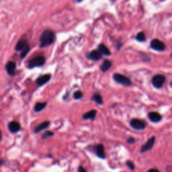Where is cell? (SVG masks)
Returning a JSON list of instances; mask_svg holds the SVG:
<instances>
[{"label":"cell","mask_w":172,"mask_h":172,"mask_svg":"<svg viewBox=\"0 0 172 172\" xmlns=\"http://www.w3.org/2000/svg\"><path fill=\"white\" fill-rule=\"evenodd\" d=\"M155 142V137L154 136H153L150 138H149L147 142H146L145 144H144L141 146V148L140 149V152L141 153H144L145 152L149 151V150H151L153 148Z\"/></svg>","instance_id":"52a82bcc"},{"label":"cell","mask_w":172,"mask_h":172,"mask_svg":"<svg viewBox=\"0 0 172 172\" xmlns=\"http://www.w3.org/2000/svg\"><path fill=\"white\" fill-rule=\"evenodd\" d=\"M73 97L76 100H79L83 98V94L82 92L80 91H75L74 94H73Z\"/></svg>","instance_id":"d4e9b609"},{"label":"cell","mask_w":172,"mask_h":172,"mask_svg":"<svg viewBox=\"0 0 172 172\" xmlns=\"http://www.w3.org/2000/svg\"><path fill=\"white\" fill-rule=\"evenodd\" d=\"M47 105V102H37L35 106V111L36 112H41L46 108Z\"/></svg>","instance_id":"d6986e66"},{"label":"cell","mask_w":172,"mask_h":172,"mask_svg":"<svg viewBox=\"0 0 172 172\" xmlns=\"http://www.w3.org/2000/svg\"><path fill=\"white\" fill-rule=\"evenodd\" d=\"M148 117L150 121L153 123H158L162 120V116L157 112H150Z\"/></svg>","instance_id":"9c48e42d"},{"label":"cell","mask_w":172,"mask_h":172,"mask_svg":"<svg viewBox=\"0 0 172 172\" xmlns=\"http://www.w3.org/2000/svg\"><path fill=\"white\" fill-rule=\"evenodd\" d=\"M2 164V161L1 160H0V165H1Z\"/></svg>","instance_id":"4dcf8cb0"},{"label":"cell","mask_w":172,"mask_h":172,"mask_svg":"<svg viewBox=\"0 0 172 172\" xmlns=\"http://www.w3.org/2000/svg\"><path fill=\"white\" fill-rule=\"evenodd\" d=\"M149 171H159V170H157V169H150V170H149Z\"/></svg>","instance_id":"f1b7e54d"},{"label":"cell","mask_w":172,"mask_h":172,"mask_svg":"<svg viewBox=\"0 0 172 172\" xmlns=\"http://www.w3.org/2000/svg\"><path fill=\"white\" fill-rule=\"evenodd\" d=\"M150 47L154 51H163L165 49V44L158 39H153L150 43Z\"/></svg>","instance_id":"8992f818"},{"label":"cell","mask_w":172,"mask_h":172,"mask_svg":"<svg viewBox=\"0 0 172 172\" xmlns=\"http://www.w3.org/2000/svg\"><path fill=\"white\" fill-rule=\"evenodd\" d=\"M54 135V133L51 131H46L43 136H42V138L43 139H46V138H47L49 137H53Z\"/></svg>","instance_id":"cb8c5ba5"},{"label":"cell","mask_w":172,"mask_h":172,"mask_svg":"<svg viewBox=\"0 0 172 172\" xmlns=\"http://www.w3.org/2000/svg\"><path fill=\"white\" fill-rule=\"evenodd\" d=\"M77 1H78V2H81V1H82V0H77Z\"/></svg>","instance_id":"d6a6232c"},{"label":"cell","mask_w":172,"mask_h":172,"mask_svg":"<svg viewBox=\"0 0 172 172\" xmlns=\"http://www.w3.org/2000/svg\"><path fill=\"white\" fill-rule=\"evenodd\" d=\"M98 50L102 54H104L106 56H110L111 54L110 50L104 44H101L98 46Z\"/></svg>","instance_id":"ac0fdd59"},{"label":"cell","mask_w":172,"mask_h":172,"mask_svg":"<svg viewBox=\"0 0 172 172\" xmlns=\"http://www.w3.org/2000/svg\"><path fill=\"white\" fill-rule=\"evenodd\" d=\"M8 128H9L10 131L12 133L18 132L20 130V124L18 122L12 121L10 122L9 124H8Z\"/></svg>","instance_id":"7c38bea8"},{"label":"cell","mask_w":172,"mask_h":172,"mask_svg":"<svg viewBox=\"0 0 172 172\" xmlns=\"http://www.w3.org/2000/svg\"><path fill=\"white\" fill-rule=\"evenodd\" d=\"M112 66V63L110 61L106 59L104 60L103 63L102 64V65L100 66V70H101L102 72H106L109 69H110Z\"/></svg>","instance_id":"9a60e30c"},{"label":"cell","mask_w":172,"mask_h":172,"mask_svg":"<svg viewBox=\"0 0 172 172\" xmlns=\"http://www.w3.org/2000/svg\"><path fill=\"white\" fill-rule=\"evenodd\" d=\"M6 69L7 74L10 75H14L16 73V63L14 61H9L6 64Z\"/></svg>","instance_id":"30bf717a"},{"label":"cell","mask_w":172,"mask_h":172,"mask_svg":"<svg viewBox=\"0 0 172 172\" xmlns=\"http://www.w3.org/2000/svg\"><path fill=\"white\" fill-rule=\"evenodd\" d=\"M29 51H30V47H29V45H28L26 48L22 51V53H21V54H20L21 58H23L26 57Z\"/></svg>","instance_id":"7402d4cb"},{"label":"cell","mask_w":172,"mask_h":172,"mask_svg":"<svg viewBox=\"0 0 172 172\" xmlns=\"http://www.w3.org/2000/svg\"><path fill=\"white\" fill-rule=\"evenodd\" d=\"M2 134L1 131H0V141L2 140Z\"/></svg>","instance_id":"f546056e"},{"label":"cell","mask_w":172,"mask_h":172,"mask_svg":"<svg viewBox=\"0 0 172 172\" xmlns=\"http://www.w3.org/2000/svg\"><path fill=\"white\" fill-rule=\"evenodd\" d=\"M91 99H92V100L95 101L98 104H100V105L103 104V99H102V95L98 93L94 94L93 95V96H92Z\"/></svg>","instance_id":"ffe728a7"},{"label":"cell","mask_w":172,"mask_h":172,"mask_svg":"<svg viewBox=\"0 0 172 172\" xmlns=\"http://www.w3.org/2000/svg\"><path fill=\"white\" fill-rule=\"evenodd\" d=\"M95 153L97 155V156L101 159H105L106 156H105V151H104V147L103 145H98L97 146H95Z\"/></svg>","instance_id":"4fadbf2b"},{"label":"cell","mask_w":172,"mask_h":172,"mask_svg":"<svg viewBox=\"0 0 172 172\" xmlns=\"http://www.w3.org/2000/svg\"><path fill=\"white\" fill-rule=\"evenodd\" d=\"M87 57L90 60L94 61H98L101 59V58H102V54L100 53V51H99V50H98V51L94 50V51H92L91 52L88 53Z\"/></svg>","instance_id":"ba28073f"},{"label":"cell","mask_w":172,"mask_h":172,"mask_svg":"<svg viewBox=\"0 0 172 172\" xmlns=\"http://www.w3.org/2000/svg\"><path fill=\"white\" fill-rule=\"evenodd\" d=\"M96 114H97V111H96L95 110H91L89 112H86L85 114H83L82 116V118L84 120L90 119V120H94L95 118Z\"/></svg>","instance_id":"2e32d148"},{"label":"cell","mask_w":172,"mask_h":172,"mask_svg":"<svg viewBox=\"0 0 172 172\" xmlns=\"http://www.w3.org/2000/svg\"><path fill=\"white\" fill-rule=\"evenodd\" d=\"M54 40H55V35H54V33L50 30H45L40 36V47L41 48L48 47V46L52 44Z\"/></svg>","instance_id":"6da1fadb"},{"label":"cell","mask_w":172,"mask_h":172,"mask_svg":"<svg viewBox=\"0 0 172 172\" xmlns=\"http://www.w3.org/2000/svg\"><path fill=\"white\" fill-rule=\"evenodd\" d=\"M127 143L130 144V145H132V144L135 143V139L133 137H129V138H127Z\"/></svg>","instance_id":"484cf974"},{"label":"cell","mask_w":172,"mask_h":172,"mask_svg":"<svg viewBox=\"0 0 172 172\" xmlns=\"http://www.w3.org/2000/svg\"><path fill=\"white\" fill-rule=\"evenodd\" d=\"M130 126L136 131H143L146 127V123L140 119H133L130 121Z\"/></svg>","instance_id":"5b68a950"},{"label":"cell","mask_w":172,"mask_h":172,"mask_svg":"<svg viewBox=\"0 0 172 172\" xmlns=\"http://www.w3.org/2000/svg\"><path fill=\"white\" fill-rule=\"evenodd\" d=\"M170 86H171V87H172V82H171V83H170Z\"/></svg>","instance_id":"1f68e13d"},{"label":"cell","mask_w":172,"mask_h":172,"mask_svg":"<svg viewBox=\"0 0 172 172\" xmlns=\"http://www.w3.org/2000/svg\"><path fill=\"white\" fill-rule=\"evenodd\" d=\"M113 79L116 83H119L122 86L128 87L132 84L131 79L123 74L115 73L113 75Z\"/></svg>","instance_id":"7a4b0ae2"},{"label":"cell","mask_w":172,"mask_h":172,"mask_svg":"<svg viewBox=\"0 0 172 172\" xmlns=\"http://www.w3.org/2000/svg\"><path fill=\"white\" fill-rule=\"evenodd\" d=\"M46 62V58L44 56H39L35 58H33L28 62V67L29 69H33L38 67L43 66Z\"/></svg>","instance_id":"3957f363"},{"label":"cell","mask_w":172,"mask_h":172,"mask_svg":"<svg viewBox=\"0 0 172 172\" xmlns=\"http://www.w3.org/2000/svg\"><path fill=\"white\" fill-rule=\"evenodd\" d=\"M28 45V43L26 39H21L17 43V44H16V50L17 51H22V50H24L25 48H26Z\"/></svg>","instance_id":"e0dca14e"},{"label":"cell","mask_w":172,"mask_h":172,"mask_svg":"<svg viewBox=\"0 0 172 172\" xmlns=\"http://www.w3.org/2000/svg\"><path fill=\"white\" fill-rule=\"evenodd\" d=\"M171 57H172V52H171Z\"/></svg>","instance_id":"836d02e7"},{"label":"cell","mask_w":172,"mask_h":172,"mask_svg":"<svg viewBox=\"0 0 172 172\" xmlns=\"http://www.w3.org/2000/svg\"><path fill=\"white\" fill-rule=\"evenodd\" d=\"M136 40L140 43H142V42H145L146 40V36L144 34V32H138L136 36Z\"/></svg>","instance_id":"44dd1931"},{"label":"cell","mask_w":172,"mask_h":172,"mask_svg":"<svg viewBox=\"0 0 172 172\" xmlns=\"http://www.w3.org/2000/svg\"><path fill=\"white\" fill-rule=\"evenodd\" d=\"M126 165H127V166L128 167V168L133 171V170H135V164H134L133 162L131 161H130V160H127V161H126Z\"/></svg>","instance_id":"603a6c76"},{"label":"cell","mask_w":172,"mask_h":172,"mask_svg":"<svg viewBox=\"0 0 172 172\" xmlns=\"http://www.w3.org/2000/svg\"><path fill=\"white\" fill-rule=\"evenodd\" d=\"M51 78V75L50 74H46L43 75V76H40L39 78L36 79V83L39 86H42L44 85L45 83H47V82L49 81L50 79Z\"/></svg>","instance_id":"8fae6325"},{"label":"cell","mask_w":172,"mask_h":172,"mask_svg":"<svg viewBox=\"0 0 172 172\" xmlns=\"http://www.w3.org/2000/svg\"><path fill=\"white\" fill-rule=\"evenodd\" d=\"M122 45H123V44H122L120 43H117L116 49H120V47H122Z\"/></svg>","instance_id":"4316f807"},{"label":"cell","mask_w":172,"mask_h":172,"mask_svg":"<svg viewBox=\"0 0 172 172\" xmlns=\"http://www.w3.org/2000/svg\"><path fill=\"white\" fill-rule=\"evenodd\" d=\"M50 124H51V123H50L49 121L43 122V123H42L38 126H36V127L34 129V132L35 133H38L42 131H43V130H44V129H47L50 126Z\"/></svg>","instance_id":"5bb4252c"},{"label":"cell","mask_w":172,"mask_h":172,"mask_svg":"<svg viewBox=\"0 0 172 172\" xmlns=\"http://www.w3.org/2000/svg\"><path fill=\"white\" fill-rule=\"evenodd\" d=\"M166 77L163 75L157 74L153 76L151 80L153 86L157 88V89H160L161 88L165 82Z\"/></svg>","instance_id":"277c9868"},{"label":"cell","mask_w":172,"mask_h":172,"mask_svg":"<svg viewBox=\"0 0 172 172\" xmlns=\"http://www.w3.org/2000/svg\"><path fill=\"white\" fill-rule=\"evenodd\" d=\"M78 171L81 172V171H86V170L83 169L82 167H79V168L78 169Z\"/></svg>","instance_id":"83f0119b"}]
</instances>
